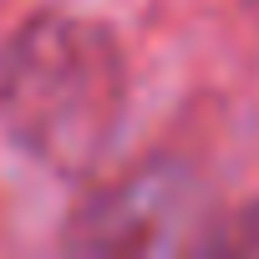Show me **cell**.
<instances>
[{
	"instance_id": "cell-1",
	"label": "cell",
	"mask_w": 259,
	"mask_h": 259,
	"mask_svg": "<svg viewBox=\"0 0 259 259\" xmlns=\"http://www.w3.org/2000/svg\"><path fill=\"white\" fill-rule=\"evenodd\" d=\"M127 112L117 36L71 11H36L0 46V133L51 173L81 178Z\"/></svg>"
},
{
	"instance_id": "cell-2",
	"label": "cell",
	"mask_w": 259,
	"mask_h": 259,
	"mask_svg": "<svg viewBox=\"0 0 259 259\" xmlns=\"http://www.w3.org/2000/svg\"><path fill=\"white\" fill-rule=\"evenodd\" d=\"M203 239L208 224L198 219V188L168 158H153L97 188L66 229V249L81 254H168L203 249Z\"/></svg>"
},
{
	"instance_id": "cell-3",
	"label": "cell",
	"mask_w": 259,
	"mask_h": 259,
	"mask_svg": "<svg viewBox=\"0 0 259 259\" xmlns=\"http://www.w3.org/2000/svg\"><path fill=\"white\" fill-rule=\"evenodd\" d=\"M203 249H213V254H259V203L234 213V219H219L208 229Z\"/></svg>"
}]
</instances>
